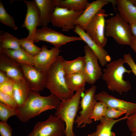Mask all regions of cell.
I'll return each mask as SVG.
<instances>
[{"instance_id":"cell-33","label":"cell","mask_w":136,"mask_h":136,"mask_svg":"<svg viewBox=\"0 0 136 136\" xmlns=\"http://www.w3.org/2000/svg\"><path fill=\"white\" fill-rule=\"evenodd\" d=\"M15 81L10 78L7 81L0 84V91L13 96Z\"/></svg>"},{"instance_id":"cell-12","label":"cell","mask_w":136,"mask_h":136,"mask_svg":"<svg viewBox=\"0 0 136 136\" xmlns=\"http://www.w3.org/2000/svg\"><path fill=\"white\" fill-rule=\"evenodd\" d=\"M84 51L85 63L84 71L86 82L93 84L102 76L103 73L99 65L97 57L87 45L84 47Z\"/></svg>"},{"instance_id":"cell-17","label":"cell","mask_w":136,"mask_h":136,"mask_svg":"<svg viewBox=\"0 0 136 136\" xmlns=\"http://www.w3.org/2000/svg\"><path fill=\"white\" fill-rule=\"evenodd\" d=\"M107 0H97L89 4L82 15L75 22L81 28L85 30L89 23L103 6L109 4Z\"/></svg>"},{"instance_id":"cell-8","label":"cell","mask_w":136,"mask_h":136,"mask_svg":"<svg viewBox=\"0 0 136 136\" xmlns=\"http://www.w3.org/2000/svg\"><path fill=\"white\" fill-rule=\"evenodd\" d=\"M32 39L34 43L44 41L52 44L54 47L59 48L69 42L82 40L80 37L66 36L47 26H43L41 28L37 29Z\"/></svg>"},{"instance_id":"cell-20","label":"cell","mask_w":136,"mask_h":136,"mask_svg":"<svg viewBox=\"0 0 136 136\" xmlns=\"http://www.w3.org/2000/svg\"><path fill=\"white\" fill-rule=\"evenodd\" d=\"M128 115L126 114L124 117L117 120L109 119L103 116L100 120V123L96 126V131L88 136H115V133L112 131L113 126L117 122L127 119Z\"/></svg>"},{"instance_id":"cell-19","label":"cell","mask_w":136,"mask_h":136,"mask_svg":"<svg viewBox=\"0 0 136 136\" xmlns=\"http://www.w3.org/2000/svg\"><path fill=\"white\" fill-rule=\"evenodd\" d=\"M116 5L119 14L129 24L136 23V6L130 0H117Z\"/></svg>"},{"instance_id":"cell-4","label":"cell","mask_w":136,"mask_h":136,"mask_svg":"<svg viewBox=\"0 0 136 136\" xmlns=\"http://www.w3.org/2000/svg\"><path fill=\"white\" fill-rule=\"evenodd\" d=\"M85 91V87L76 91L71 98L61 101L60 104L56 110L54 116L59 118L65 123L66 136H75L73 131V127L75 119L78 110L80 99Z\"/></svg>"},{"instance_id":"cell-7","label":"cell","mask_w":136,"mask_h":136,"mask_svg":"<svg viewBox=\"0 0 136 136\" xmlns=\"http://www.w3.org/2000/svg\"><path fill=\"white\" fill-rule=\"evenodd\" d=\"M96 88V86L93 85L85 90L81 97L80 104L82 110L79 112L80 115L77 116L75 122L77 127H85L86 124L92 122L89 118L97 102L95 97Z\"/></svg>"},{"instance_id":"cell-38","label":"cell","mask_w":136,"mask_h":136,"mask_svg":"<svg viewBox=\"0 0 136 136\" xmlns=\"http://www.w3.org/2000/svg\"><path fill=\"white\" fill-rule=\"evenodd\" d=\"M10 78L4 72L0 71V84L6 82Z\"/></svg>"},{"instance_id":"cell-42","label":"cell","mask_w":136,"mask_h":136,"mask_svg":"<svg viewBox=\"0 0 136 136\" xmlns=\"http://www.w3.org/2000/svg\"><path fill=\"white\" fill-rule=\"evenodd\" d=\"M132 3L136 6V0H130Z\"/></svg>"},{"instance_id":"cell-27","label":"cell","mask_w":136,"mask_h":136,"mask_svg":"<svg viewBox=\"0 0 136 136\" xmlns=\"http://www.w3.org/2000/svg\"><path fill=\"white\" fill-rule=\"evenodd\" d=\"M19 39L8 32H5L0 38V49L15 50L21 48Z\"/></svg>"},{"instance_id":"cell-29","label":"cell","mask_w":136,"mask_h":136,"mask_svg":"<svg viewBox=\"0 0 136 136\" xmlns=\"http://www.w3.org/2000/svg\"><path fill=\"white\" fill-rule=\"evenodd\" d=\"M0 22L15 30L17 29L18 27L15 24L14 17L7 12L1 1H0Z\"/></svg>"},{"instance_id":"cell-23","label":"cell","mask_w":136,"mask_h":136,"mask_svg":"<svg viewBox=\"0 0 136 136\" xmlns=\"http://www.w3.org/2000/svg\"><path fill=\"white\" fill-rule=\"evenodd\" d=\"M35 0L40 11L41 25L47 26L50 22L52 15L56 7L53 0Z\"/></svg>"},{"instance_id":"cell-41","label":"cell","mask_w":136,"mask_h":136,"mask_svg":"<svg viewBox=\"0 0 136 136\" xmlns=\"http://www.w3.org/2000/svg\"><path fill=\"white\" fill-rule=\"evenodd\" d=\"M107 1L109 3H111L112 4L115 12H116L117 10V8L116 7V6L117 5V0H107Z\"/></svg>"},{"instance_id":"cell-43","label":"cell","mask_w":136,"mask_h":136,"mask_svg":"<svg viewBox=\"0 0 136 136\" xmlns=\"http://www.w3.org/2000/svg\"><path fill=\"white\" fill-rule=\"evenodd\" d=\"M131 136H136V132H132Z\"/></svg>"},{"instance_id":"cell-22","label":"cell","mask_w":136,"mask_h":136,"mask_svg":"<svg viewBox=\"0 0 136 136\" xmlns=\"http://www.w3.org/2000/svg\"><path fill=\"white\" fill-rule=\"evenodd\" d=\"M0 52L6 55L20 64L34 66L33 56L21 47L15 50L0 49Z\"/></svg>"},{"instance_id":"cell-24","label":"cell","mask_w":136,"mask_h":136,"mask_svg":"<svg viewBox=\"0 0 136 136\" xmlns=\"http://www.w3.org/2000/svg\"><path fill=\"white\" fill-rule=\"evenodd\" d=\"M56 7L78 12L84 10L89 3L87 0H53Z\"/></svg>"},{"instance_id":"cell-1","label":"cell","mask_w":136,"mask_h":136,"mask_svg":"<svg viewBox=\"0 0 136 136\" xmlns=\"http://www.w3.org/2000/svg\"><path fill=\"white\" fill-rule=\"evenodd\" d=\"M61 100L53 94L41 96L39 92L30 90L27 99L21 106L15 109L16 115L21 121L26 122L32 118L48 110H56Z\"/></svg>"},{"instance_id":"cell-31","label":"cell","mask_w":136,"mask_h":136,"mask_svg":"<svg viewBox=\"0 0 136 136\" xmlns=\"http://www.w3.org/2000/svg\"><path fill=\"white\" fill-rule=\"evenodd\" d=\"M15 115H16L15 109L0 103V119L1 121L7 122L9 118Z\"/></svg>"},{"instance_id":"cell-30","label":"cell","mask_w":136,"mask_h":136,"mask_svg":"<svg viewBox=\"0 0 136 136\" xmlns=\"http://www.w3.org/2000/svg\"><path fill=\"white\" fill-rule=\"evenodd\" d=\"M108 107L104 103L97 102L96 103L89 118L95 121L100 120L104 116Z\"/></svg>"},{"instance_id":"cell-34","label":"cell","mask_w":136,"mask_h":136,"mask_svg":"<svg viewBox=\"0 0 136 136\" xmlns=\"http://www.w3.org/2000/svg\"><path fill=\"white\" fill-rule=\"evenodd\" d=\"M0 102L15 109L17 107L16 102L13 96L0 91Z\"/></svg>"},{"instance_id":"cell-15","label":"cell","mask_w":136,"mask_h":136,"mask_svg":"<svg viewBox=\"0 0 136 136\" xmlns=\"http://www.w3.org/2000/svg\"><path fill=\"white\" fill-rule=\"evenodd\" d=\"M41 50L37 55L33 57L34 66L36 68L46 72L59 56L61 50L59 48L54 47L48 49L43 45Z\"/></svg>"},{"instance_id":"cell-9","label":"cell","mask_w":136,"mask_h":136,"mask_svg":"<svg viewBox=\"0 0 136 136\" xmlns=\"http://www.w3.org/2000/svg\"><path fill=\"white\" fill-rule=\"evenodd\" d=\"M108 15L102 9L98 12L87 25L85 30L89 37L97 44L104 48L107 41L105 34V18Z\"/></svg>"},{"instance_id":"cell-2","label":"cell","mask_w":136,"mask_h":136,"mask_svg":"<svg viewBox=\"0 0 136 136\" xmlns=\"http://www.w3.org/2000/svg\"><path fill=\"white\" fill-rule=\"evenodd\" d=\"M64 59L62 55L59 56L51 65L47 72L45 83V87L61 101L74 95V91L69 88L65 80L62 66Z\"/></svg>"},{"instance_id":"cell-25","label":"cell","mask_w":136,"mask_h":136,"mask_svg":"<svg viewBox=\"0 0 136 136\" xmlns=\"http://www.w3.org/2000/svg\"><path fill=\"white\" fill-rule=\"evenodd\" d=\"M85 63L84 56H79L72 60L64 59L62 63V66L65 75H70L84 71Z\"/></svg>"},{"instance_id":"cell-36","label":"cell","mask_w":136,"mask_h":136,"mask_svg":"<svg viewBox=\"0 0 136 136\" xmlns=\"http://www.w3.org/2000/svg\"><path fill=\"white\" fill-rule=\"evenodd\" d=\"M126 124L129 130L132 132H136V112L128 117Z\"/></svg>"},{"instance_id":"cell-40","label":"cell","mask_w":136,"mask_h":136,"mask_svg":"<svg viewBox=\"0 0 136 136\" xmlns=\"http://www.w3.org/2000/svg\"><path fill=\"white\" fill-rule=\"evenodd\" d=\"M130 46L136 54V37L132 36V42Z\"/></svg>"},{"instance_id":"cell-10","label":"cell","mask_w":136,"mask_h":136,"mask_svg":"<svg viewBox=\"0 0 136 136\" xmlns=\"http://www.w3.org/2000/svg\"><path fill=\"white\" fill-rule=\"evenodd\" d=\"M84 10L78 12L56 7L52 14L50 22L54 26L62 28L66 32L74 29L75 22Z\"/></svg>"},{"instance_id":"cell-26","label":"cell","mask_w":136,"mask_h":136,"mask_svg":"<svg viewBox=\"0 0 136 136\" xmlns=\"http://www.w3.org/2000/svg\"><path fill=\"white\" fill-rule=\"evenodd\" d=\"M65 78L68 86L74 91H76L84 87L86 82V77L84 71L65 75Z\"/></svg>"},{"instance_id":"cell-37","label":"cell","mask_w":136,"mask_h":136,"mask_svg":"<svg viewBox=\"0 0 136 136\" xmlns=\"http://www.w3.org/2000/svg\"><path fill=\"white\" fill-rule=\"evenodd\" d=\"M123 59L125 63L129 65L132 72L136 76V64L130 54L129 53L124 54Z\"/></svg>"},{"instance_id":"cell-35","label":"cell","mask_w":136,"mask_h":136,"mask_svg":"<svg viewBox=\"0 0 136 136\" xmlns=\"http://www.w3.org/2000/svg\"><path fill=\"white\" fill-rule=\"evenodd\" d=\"M13 130L7 122H0V134L1 136H12Z\"/></svg>"},{"instance_id":"cell-13","label":"cell","mask_w":136,"mask_h":136,"mask_svg":"<svg viewBox=\"0 0 136 136\" xmlns=\"http://www.w3.org/2000/svg\"><path fill=\"white\" fill-rule=\"evenodd\" d=\"M23 1L26 5L27 10L21 27L25 28L28 31L29 34L27 37L32 39L37 27L41 26L40 12L35 0Z\"/></svg>"},{"instance_id":"cell-39","label":"cell","mask_w":136,"mask_h":136,"mask_svg":"<svg viewBox=\"0 0 136 136\" xmlns=\"http://www.w3.org/2000/svg\"><path fill=\"white\" fill-rule=\"evenodd\" d=\"M129 25L132 36L136 37V23L129 24Z\"/></svg>"},{"instance_id":"cell-32","label":"cell","mask_w":136,"mask_h":136,"mask_svg":"<svg viewBox=\"0 0 136 136\" xmlns=\"http://www.w3.org/2000/svg\"><path fill=\"white\" fill-rule=\"evenodd\" d=\"M126 112L123 110L112 108H108L104 116L110 119H114L121 116Z\"/></svg>"},{"instance_id":"cell-21","label":"cell","mask_w":136,"mask_h":136,"mask_svg":"<svg viewBox=\"0 0 136 136\" xmlns=\"http://www.w3.org/2000/svg\"><path fill=\"white\" fill-rule=\"evenodd\" d=\"M30 90L23 78L15 81L13 89V97L17 107L22 105L27 99Z\"/></svg>"},{"instance_id":"cell-16","label":"cell","mask_w":136,"mask_h":136,"mask_svg":"<svg viewBox=\"0 0 136 136\" xmlns=\"http://www.w3.org/2000/svg\"><path fill=\"white\" fill-rule=\"evenodd\" d=\"M74 31L78 35L90 48L97 57L101 65L104 66L111 60V58L107 51L93 41L86 32L76 25Z\"/></svg>"},{"instance_id":"cell-6","label":"cell","mask_w":136,"mask_h":136,"mask_svg":"<svg viewBox=\"0 0 136 136\" xmlns=\"http://www.w3.org/2000/svg\"><path fill=\"white\" fill-rule=\"evenodd\" d=\"M65 125L59 118L51 115L46 120L37 123L27 136H63L65 135Z\"/></svg>"},{"instance_id":"cell-18","label":"cell","mask_w":136,"mask_h":136,"mask_svg":"<svg viewBox=\"0 0 136 136\" xmlns=\"http://www.w3.org/2000/svg\"><path fill=\"white\" fill-rule=\"evenodd\" d=\"M0 71L15 80L23 78L20 64L1 52H0Z\"/></svg>"},{"instance_id":"cell-28","label":"cell","mask_w":136,"mask_h":136,"mask_svg":"<svg viewBox=\"0 0 136 136\" xmlns=\"http://www.w3.org/2000/svg\"><path fill=\"white\" fill-rule=\"evenodd\" d=\"M20 46L29 54L34 57L38 55L41 50L40 48L35 45L32 39L27 37L19 40Z\"/></svg>"},{"instance_id":"cell-5","label":"cell","mask_w":136,"mask_h":136,"mask_svg":"<svg viewBox=\"0 0 136 136\" xmlns=\"http://www.w3.org/2000/svg\"><path fill=\"white\" fill-rule=\"evenodd\" d=\"M105 34L106 37L112 38L119 44L130 46L131 45L133 36L129 24L119 13L106 20Z\"/></svg>"},{"instance_id":"cell-14","label":"cell","mask_w":136,"mask_h":136,"mask_svg":"<svg viewBox=\"0 0 136 136\" xmlns=\"http://www.w3.org/2000/svg\"><path fill=\"white\" fill-rule=\"evenodd\" d=\"M97 100L105 104L108 108L123 110L126 114L132 115L136 112V103L118 99L105 91H102L95 94Z\"/></svg>"},{"instance_id":"cell-3","label":"cell","mask_w":136,"mask_h":136,"mask_svg":"<svg viewBox=\"0 0 136 136\" xmlns=\"http://www.w3.org/2000/svg\"><path fill=\"white\" fill-rule=\"evenodd\" d=\"M125 63L123 58L109 62L103 70L102 76L110 91L116 92L121 94L128 92L131 88L129 81L123 79L124 74H129L132 72L131 70H128L124 66Z\"/></svg>"},{"instance_id":"cell-11","label":"cell","mask_w":136,"mask_h":136,"mask_svg":"<svg viewBox=\"0 0 136 136\" xmlns=\"http://www.w3.org/2000/svg\"><path fill=\"white\" fill-rule=\"evenodd\" d=\"M23 72V78L30 90L39 92L45 87L47 72L30 65L20 64Z\"/></svg>"}]
</instances>
